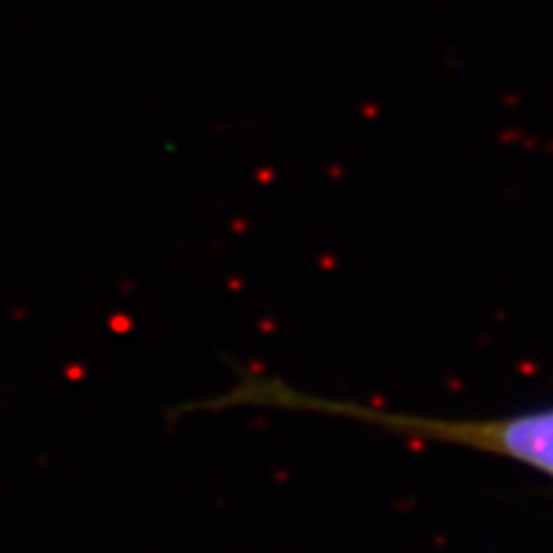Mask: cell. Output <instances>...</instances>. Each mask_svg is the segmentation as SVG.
<instances>
[{"label": "cell", "mask_w": 553, "mask_h": 553, "mask_svg": "<svg viewBox=\"0 0 553 553\" xmlns=\"http://www.w3.org/2000/svg\"><path fill=\"white\" fill-rule=\"evenodd\" d=\"M241 397L249 403L261 405L272 403L279 407H310V410L333 412V415L377 423L394 433H407L412 438L466 446L471 451H486L520 461V464L533 466L553 479V407L500 420H438L379 412L374 407H359V405L349 403H328V400L302 397V394H295L292 389L272 385L241 389Z\"/></svg>", "instance_id": "obj_1"}]
</instances>
